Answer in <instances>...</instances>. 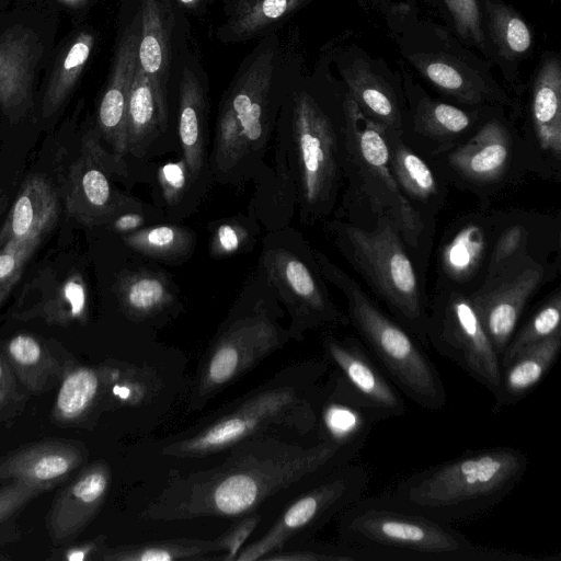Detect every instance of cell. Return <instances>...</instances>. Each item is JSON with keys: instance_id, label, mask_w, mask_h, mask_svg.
I'll list each match as a JSON object with an SVG mask.
<instances>
[{"instance_id": "6da1fadb", "label": "cell", "mask_w": 561, "mask_h": 561, "mask_svg": "<svg viewBox=\"0 0 561 561\" xmlns=\"http://www.w3.org/2000/svg\"><path fill=\"white\" fill-rule=\"evenodd\" d=\"M344 85L331 104L306 89L280 108L272 161L254 179L248 207L266 232L289 226L297 214L310 226L329 216L343 162Z\"/></svg>"}, {"instance_id": "816d5d0a", "label": "cell", "mask_w": 561, "mask_h": 561, "mask_svg": "<svg viewBox=\"0 0 561 561\" xmlns=\"http://www.w3.org/2000/svg\"><path fill=\"white\" fill-rule=\"evenodd\" d=\"M159 222H168L163 211L154 205L146 204L119 213L106 226L123 236Z\"/></svg>"}, {"instance_id": "4dcf8cb0", "label": "cell", "mask_w": 561, "mask_h": 561, "mask_svg": "<svg viewBox=\"0 0 561 561\" xmlns=\"http://www.w3.org/2000/svg\"><path fill=\"white\" fill-rule=\"evenodd\" d=\"M561 348V332L519 351L501 366V382L493 412L524 399L546 376Z\"/></svg>"}, {"instance_id": "60d3db41", "label": "cell", "mask_w": 561, "mask_h": 561, "mask_svg": "<svg viewBox=\"0 0 561 561\" xmlns=\"http://www.w3.org/2000/svg\"><path fill=\"white\" fill-rule=\"evenodd\" d=\"M309 0H241L227 24L233 38H249L279 19L293 13Z\"/></svg>"}, {"instance_id": "9a60e30c", "label": "cell", "mask_w": 561, "mask_h": 561, "mask_svg": "<svg viewBox=\"0 0 561 561\" xmlns=\"http://www.w3.org/2000/svg\"><path fill=\"white\" fill-rule=\"evenodd\" d=\"M113 173L126 176L127 162L105 151L100 141L89 135L69 172L66 195L69 216L85 226H106L119 213L146 205L118 191L111 182Z\"/></svg>"}, {"instance_id": "680465c9", "label": "cell", "mask_w": 561, "mask_h": 561, "mask_svg": "<svg viewBox=\"0 0 561 561\" xmlns=\"http://www.w3.org/2000/svg\"><path fill=\"white\" fill-rule=\"evenodd\" d=\"M4 559H7V558H5V557H3V556H0V560H4Z\"/></svg>"}, {"instance_id": "c3c4849f", "label": "cell", "mask_w": 561, "mask_h": 561, "mask_svg": "<svg viewBox=\"0 0 561 561\" xmlns=\"http://www.w3.org/2000/svg\"><path fill=\"white\" fill-rule=\"evenodd\" d=\"M26 392L0 348V422L10 421L23 411Z\"/></svg>"}, {"instance_id": "8fae6325", "label": "cell", "mask_w": 561, "mask_h": 561, "mask_svg": "<svg viewBox=\"0 0 561 561\" xmlns=\"http://www.w3.org/2000/svg\"><path fill=\"white\" fill-rule=\"evenodd\" d=\"M256 271L289 316L290 339L301 341L308 331L348 322L329 295L312 247L290 226L266 232Z\"/></svg>"}, {"instance_id": "d6986e66", "label": "cell", "mask_w": 561, "mask_h": 561, "mask_svg": "<svg viewBox=\"0 0 561 561\" xmlns=\"http://www.w3.org/2000/svg\"><path fill=\"white\" fill-rule=\"evenodd\" d=\"M111 469L103 460L82 468L55 496L46 516L51 540L69 543L92 520L105 501Z\"/></svg>"}, {"instance_id": "ee69618b", "label": "cell", "mask_w": 561, "mask_h": 561, "mask_svg": "<svg viewBox=\"0 0 561 561\" xmlns=\"http://www.w3.org/2000/svg\"><path fill=\"white\" fill-rule=\"evenodd\" d=\"M561 332V296H551L519 330L515 331L501 355V366L523 348Z\"/></svg>"}, {"instance_id": "2e32d148", "label": "cell", "mask_w": 561, "mask_h": 561, "mask_svg": "<svg viewBox=\"0 0 561 561\" xmlns=\"http://www.w3.org/2000/svg\"><path fill=\"white\" fill-rule=\"evenodd\" d=\"M334 61L346 93L363 113L389 130H400L408 114L400 69L357 43L339 48Z\"/></svg>"}, {"instance_id": "7402d4cb", "label": "cell", "mask_w": 561, "mask_h": 561, "mask_svg": "<svg viewBox=\"0 0 561 561\" xmlns=\"http://www.w3.org/2000/svg\"><path fill=\"white\" fill-rule=\"evenodd\" d=\"M84 447L72 440H42L0 459V483L22 480L48 491L68 480L83 462Z\"/></svg>"}, {"instance_id": "9f6ffc18", "label": "cell", "mask_w": 561, "mask_h": 561, "mask_svg": "<svg viewBox=\"0 0 561 561\" xmlns=\"http://www.w3.org/2000/svg\"><path fill=\"white\" fill-rule=\"evenodd\" d=\"M412 1L415 2V0H412ZM419 1H421L422 3H424V4H426V5L431 7V8L436 9V10L439 11V2H438V0H419Z\"/></svg>"}, {"instance_id": "7bdbcfd3", "label": "cell", "mask_w": 561, "mask_h": 561, "mask_svg": "<svg viewBox=\"0 0 561 561\" xmlns=\"http://www.w3.org/2000/svg\"><path fill=\"white\" fill-rule=\"evenodd\" d=\"M389 145L390 163L402 190L417 199L436 193V181L428 165L403 144Z\"/></svg>"}, {"instance_id": "91938a15", "label": "cell", "mask_w": 561, "mask_h": 561, "mask_svg": "<svg viewBox=\"0 0 561 561\" xmlns=\"http://www.w3.org/2000/svg\"><path fill=\"white\" fill-rule=\"evenodd\" d=\"M560 1V0H559Z\"/></svg>"}, {"instance_id": "484cf974", "label": "cell", "mask_w": 561, "mask_h": 561, "mask_svg": "<svg viewBox=\"0 0 561 561\" xmlns=\"http://www.w3.org/2000/svg\"><path fill=\"white\" fill-rule=\"evenodd\" d=\"M58 197L50 182L32 174L22 187L0 230V249L30 240H43L58 218Z\"/></svg>"}, {"instance_id": "7c38bea8", "label": "cell", "mask_w": 561, "mask_h": 561, "mask_svg": "<svg viewBox=\"0 0 561 561\" xmlns=\"http://www.w3.org/2000/svg\"><path fill=\"white\" fill-rule=\"evenodd\" d=\"M343 116V162L353 180L377 215L388 218L410 245H416L423 229L421 216L394 178L387 128L366 116L346 91Z\"/></svg>"}, {"instance_id": "277c9868", "label": "cell", "mask_w": 561, "mask_h": 561, "mask_svg": "<svg viewBox=\"0 0 561 561\" xmlns=\"http://www.w3.org/2000/svg\"><path fill=\"white\" fill-rule=\"evenodd\" d=\"M341 542L359 548L369 561H560V554H527L476 543L449 524L360 497L339 515Z\"/></svg>"}, {"instance_id": "d4e9b609", "label": "cell", "mask_w": 561, "mask_h": 561, "mask_svg": "<svg viewBox=\"0 0 561 561\" xmlns=\"http://www.w3.org/2000/svg\"><path fill=\"white\" fill-rule=\"evenodd\" d=\"M113 365L84 366L70 360L58 385L51 420L59 426H83L107 405Z\"/></svg>"}, {"instance_id": "836d02e7", "label": "cell", "mask_w": 561, "mask_h": 561, "mask_svg": "<svg viewBox=\"0 0 561 561\" xmlns=\"http://www.w3.org/2000/svg\"><path fill=\"white\" fill-rule=\"evenodd\" d=\"M121 308L134 320L153 318L176 300V287L162 271L139 268L125 272L116 283Z\"/></svg>"}, {"instance_id": "74e56055", "label": "cell", "mask_w": 561, "mask_h": 561, "mask_svg": "<svg viewBox=\"0 0 561 561\" xmlns=\"http://www.w3.org/2000/svg\"><path fill=\"white\" fill-rule=\"evenodd\" d=\"M222 552L218 538L213 540L178 538L106 548L101 561H176L204 559Z\"/></svg>"}, {"instance_id": "ba28073f", "label": "cell", "mask_w": 561, "mask_h": 561, "mask_svg": "<svg viewBox=\"0 0 561 561\" xmlns=\"http://www.w3.org/2000/svg\"><path fill=\"white\" fill-rule=\"evenodd\" d=\"M319 371L299 385L263 389L248 397L229 413L201 431L172 442L161 454L176 458H198L230 449L237 444L278 431L307 434L317 427L318 411L324 394L316 381Z\"/></svg>"}, {"instance_id": "83f0119b", "label": "cell", "mask_w": 561, "mask_h": 561, "mask_svg": "<svg viewBox=\"0 0 561 561\" xmlns=\"http://www.w3.org/2000/svg\"><path fill=\"white\" fill-rule=\"evenodd\" d=\"M530 117L543 150L561 152V61L557 51L541 54L530 78Z\"/></svg>"}, {"instance_id": "7a4b0ae2", "label": "cell", "mask_w": 561, "mask_h": 561, "mask_svg": "<svg viewBox=\"0 0 561 561\" xmlns=\"http://www.w3.org/2000/svg\"><path fill=\"white\" fill-rule=\"evenodd\" d=\"M228 450L215 467L170 478L144 516L169 522L244 516L278 492L352 462L359 453L325 440L304 446L274 435Z\"/></svg>"}, {"instance_id": "f1b7e54d", "label": "cell", "mask_w": 561, "mask_h": 561, "mask_svg": "<svg viewBox=\"0 0 561 561\" xmlns=\"http://www.w3.org/2000/svg\"><path fill=\"white\" fill-rule=\"evenodd\" d=\"M21 385L33 394L57 387L70 359H60L47 342L30 333H18L0 346Z\"/></svg>"}, {"instance_id": "7dc6e473", "label": "cell", "mask_w": 561, "mask_h": 561, "mask_svg": "<svg viewBox=\"0 0 561 561\" xmlns=\"http://www.w3.org/2000/svg\"><path fill=\"white\" fill-rule=\"evenodd\" d=\"M42 240H30L0 249V306L21 277L24 265Z\"/></svg>"}, {"instance_id": "8992f818", "label": "cell", "mask_w": 561, "mask_h": 561, "mask_svg": "<svg viewBox=\"0 0 561 561\" xmlns=\"http://www.w3.org/2000/svg\"><path fill=\"white\" fill-rule=\"evenodd\" d=\"M274 53L252 59L224 94L209 153L213 181L241 187L263 169L280 111L273 95Z\"/></svg>"}, {"instance_id": "30bf717a", "label": "cell", "mask_w": 561, "mask_h": 561, "mask_svg": "<svg viewBox=\"0 0 561 561\" xmlns=\"http://www.w3.org/2000/svg\"><path fill=\"white\" fill-rule=\"evenodd\" d=\"M325 228L335 245L404 327L423 344L427 343L428 316L413 264L394 225L379 217L378 226L371 231L340 221L327 222Z\"/></svg>"}, {"instance_id": "9c48e42d", "label": "cell", "mask_w": 561, "mask_h": 561, "mask_svg": "<svg viewBox=\"0 0 561 561\" xmlns=\"http://www.w3.org/2000/svg\"><path fill=\"white\" fill-rule=\"evenodd\" d=\"M278 311L272 288L255 271L205 354L196 396L207 398L221 391L290 339L277 320Z\"/></svg>"}, {"instance_id": "e575fe53", "label": "cell", "mask_w": 561, "mask_h": 561, "mask_svg": "<svg viewBox=\"0 0 561 561\" xmlns=\"http://www.w3.org/2000/svg\"><path fill=\"white\" fill-rule=\"evenodd\" d=\"M139 13L137 64L149 78L159 100L168 104L169 35L164 9L159 0H141Z\"/></svg>"}, {"instance_id": "ab89813d", "label": "cell", "mask_w": 561, "mask_h": 561, "mask_svg": "<svg viewBox=\"0 0 561 561\" xmlns=\"http://www.w3.org/2000/svg\"><path fill=\"white\" fill-rule=\"evenodd\" d=\"M261 228L260 222L249 213L210 221L209 255L219 260L252 251L259 241Z\"/></svg>"}, {"instance_id": "e0dca14e", "label": "cell", "mask_w": 561, "mask_h": 561, "mask_svg": "<svg viewBox=\"0 0 561 561\" xmlns=\"http://www.w3.org/2000/svg\"><path fill=\"white\" fill-rule=\"evenodd\" d=\"M331 381L367 411L376 423L405 413L401 392L388 378L364 343L354 336L327 334L322 339Z\"/></svg>"}, {"instance_id": "d6a6232c", "label": "cell", "mask_w": 561, "mask_h": 561, "mask_svg": "<svg viewBox=\"0 0 561 561\" xmlns=\"http://www.w3.org/2000/svg\"><path fill=\"white\" fill-rule=\"evenodd\" d=\"M508 140V133L502 122L497 118L490 119L465 146L450 154V163L471 180H496L507 167Z\"/></svg>"}, {"instance_id": "f546056e", "label": "cell", "mask_w": 561, "mask_h": 561, "mask_svg": "<svg viewBox=\"0 0 561 561\" xmlns=\"http://www.w3.org/2000/svg\"><path fill=\"white\" fill-rule=\"evenodd\" d=\"M407 105L414 127L433 137H453L468 130L486 107L467 111L455 104L430 96L407 67L401 66Z\"/></svg>"}, {"instance_id": "f5cc1de1", "label": "cell", "mask_w": 561, "mask_h": 561, "mask_svg": "<svg viewBox=\"0 0 561 561\" xmlns=\"http://www.w3.org/2000/svg\"><path fill=\"white\" fill-rule=\"evenodd\" d=\"M260 519L261 517L257 514H247L218 537L224 552V556L219 559L224 561H234L241 547L256 528Z\"/></svg>"}, {"instance_id": "f907efd6", "label": "cell", "mask_w": 561, "mask_h": 561, "mask_svg": "<svg viewBox=\"0 0 561 561\" xmlns=\"http://www.w3.org/2000/svg\"><path fill=\"white\" fill-rule=\"evenodd\" d=\"M526 242L527 232L522 226L510 227L494 248L486 277L497 274L507 264L522 256L523 251L526 250Z\"/></svg>"}, {"instance_id": "d590c367", "label": "cell", "mask_w": 561, "mask_h": 561, "mask_svg": "<svg viewBox=\"0 0 561 561\" xmlns=\"http://www.w3.org/2000/svg\"><path fill=\"white\" fill-rule=\"evenodd\" d=\"M133 251L168 264L187 261L197 244L196 232L180 222H159L121 236Z\"/></svg>"}, {"instance_id": "f35d334b", "label": "cell", "mask_w": 561, "mask_h": 561, "mask_svg": "<svg viewBox=\"0 0 561 561\" xmlns=\"http://www.w3.org/2000/svg\"><path fill=\"white\" fill-rule=\"evenodd\" d=\"M93 43L92 34L80 33L62 55L43 99L44 117L55 114L71 92L90 57Z\"/></svg>"}, {"instance_id": "db71d44e", "label": "cell", "mask_w": 561, "mask_h": 561, "mask_svg": "<svg viewBox=\"0 0 561 561\" xmlns=\"http://www.w3.org/2000/svg\"><path fill=\"white\" fill-rule=\"evenodd\" d=\"M106 537L100 535L93 539L82 541L77 545H59L50 552L47 560L56 561H92L101 560L104 550Z\"/></svg>"}, {"instance_id": "4fadbf2b", "label": "cell", "mask_w": 561, "mask_h": 561, "mask_svg": "<svg viewBox=\"0 0 561 561\" xmlns=\"http://www.w3.org/2000/svg\"><path fill=\"white\" fill-rule=\"evenodd\" d=\"M368 483L369 471L359 463L329 472L296 499L261 538L240 549L234 561L265 560L294 538L312 535L360 499Z\"/></svg>"}, {"instance_id": "cb8c5ba5", "label": "cell", "mask_w": 561, "mask_h": 561, "mask_svg": "<svg viewBox=\"0 0 561 561\" xmlns=\"http://www.w3.org/2000/svg\"><path fill=\"white\" fill-rule=\"evenodd\" d=\"M178 139L181 158L193 182L207 192L214 182L209 164L207 102L199 81L190 69L184 70L181 80Z\"/></svg>"}, {"instance_id": "ffe728a7", "label": "cell", "mask_w": 561, "mask_h": 561, "mask_svg": "<svg viewBox=\"0 0 561 561\" xmlns=\"http://www.w3.org/2000/svg\"><path fill=\"white\" fill-rule=\"evenodd\" d=\"M489 60L504 81L518 89L520 65L536 47V34L526 18L504 0H480Z\"/></svg>"}, {"instance_id": "603a6c76", "label": "cell", "mask_w": 561, "mask_h": 561, "mask_svg": "<svg viewBox=\"0 0 561 561\" xmlns=\"http://www.w3.org/2000/svg\"><path fill=\"white\" fill-rule=\"evenodd\" d=\"M12 317L22 321L42 319L56 325L83 323L88 318L85 283L79 274L64 279L42 275L23 289Z\"/></svg>"}, {"instance_id": "1f68e13d", "label": "cell", "mask_w": 561, "mask_h": 561, "mask_svg": "<svg viewBox=\"0 0 561 561\" xmlns=\"http://www.w3.org/2000/svg\"><path fill=\"white\" fill-rule=\"evenodd\" d=\"M376 421L331 379L318 411L320 440L360 451Z\"/></svg>"}, {"instance_id": "bcb514c9", "label": "cell", "mask_w": 561, "mask_h": 561, "mask_svg": "<svg viewBox=\"0 0 561 561\" xmlns=\"http://www.w3.org/2000/svg\"><path fill=\"white\" fill-rule=\"evenodd\" d=\"M264 561H369V558L364 550L344 542H307L289 550L282 549Z\"/></svg>"}, {"instance_id": "8d00e7d4", "label": "cell", "mask_w": 561, "mask_h": 561, "mask_svg": "<svg viewBox=\"0 0 561 561\" xmlns=\"http://www.w3.org/2000/svg\"><path fill=\"white\" fill-rule=\"evenodd\" d=\"M156 205L168 222H180L191 216L206 194L197 186L182 158L161 164L154 176Z\"/></svg>"}, {"instance_id": "52a82bcc", "label": "cell", "mask_w": 561, "mask_h": 561, "mask_svg": "<svg viewBox=\"0 0 561 561\" xmlns=\"http://www.w3.org/2000/svg\"><path fill=\"white\" fill-rule=\"evenodd\" d=\"M312 252L325 282L344 295L348 321L392 383L419 407L430 411L443 409L447 392L442 376L420 341L383 313L325 254L314 248Z\"/></svg>"}, {"instance_id": "6f0895ef", "label": "cell", "mask_w": 561, "mask_h": 561, "mask_svg": "<svg viewBox=\"0 0 561 561\" xmlns=\"http://www.w3.org/2000/svg\"><path fill=\"white\" fill-rule=\"evenodd\" d=\"M181 1L184 2V3H190V2H192L194 0H181Z\"/></svg>"}, {"instance_id": "4316f807", "label": "cell", "mask_w": 561, "mask_h": 561, "mask_svg": "<svg viewBox=\"0 0 561 561\" xmlns=\"http://www.w3.org/2000/svg\"><path fill=\"white\" fill-rule=\"evenodd\" d=\"M39 53L26 33L0 35V110L12 121L32 106L34 69Z\"/></svg>"}, {"instance_id": "5bb4252c", "label": "cell", "mask_w": 561, "mask_h": 561, "mask_svg": "<svg viewBox=\"0 0 561 561\" xmlns=\"http://www.w3.org/2000/svg\"><path fill=\"white\" fill-rule=\"evenodd\" d=\"M427 342L497 396L501 357L469 296L450 293L437 300L427 320Z\"/></svg>"}, {"instance_id": "b9f144b4", "label": "cell", "mask_w": 561, "mask_h": 561, "mask_svg": "<svg viewBox=\"0 0 561 561\" xmlns=\"http://www.w3.org/2000/svg\"><path fill=\"white\" fill-rule=\"evenodd\" d=\"M448 27L468 47L489 60L480 0H438ZM490 61V60H489ZM491 62V61H490Z\"/></svg>"}, {"instance_id": "f6af8a7d", "label": "cell", "mask_w": 561, "mask_h": 561, "mask_svg": "<svg viewBox=\"0 0 561 561\" xmlns=\"http://www.w3.org/2000/svg\"><path fill=\"white\" fill-rule=\"evenodd\" d=\"M484 252L483 232L478 226H467L446 245L443 264L449 276L463 279L471 275Z\"/></svg>"}, {"instance_id": "44dd1931", "label": "cell", "mask_w": 561, "mask_h": 561, "mask_svg": "<svg viewBox=\"0 0 561 561\" xmlns=\"http://www.w3.org/2000/svg\"><path fill=\"white\" fill-rule=\"evenodd\" d=\"M140 36V13L126 28L116 50L112 75L99 110L98 126L101 136L119 160L127 158V104L137 67Z\"/></svg>"}, {"instance_id": "ac0fdd59", "label": "cell", "mask_w": 561, "mask_h": 561, "mask_svg": "<svg viewBox=\"0 0 561 561\" xmlns=\"http://www.w3.org/2000/svg\"><path fill=\"white\" fill-rule=\"evenodd\" d=\"M542 279L543 268L523 254L469 296L500 357Z\"/></svg>"}, {"instance_id": "681fc988", "label": "cell", "mask_w": 561, "mask_h": 561, "mask_svg": "<svg viewBox=\"0 0 561 561\" xmlns=\"http://www.w3.org/2000/svg\"><path fill=\"white\" fill-rule=\"evenodd\" d=\"M47 491L42 485L22 480L7 482L0 488V525Z\"/></svg>"}, {"instance_id": "5b68a950", "label": "cell", "mask_w": 561, "mask_h": 561, "mask_svg": "<svg viewBox=\"0 0 561 561\" xmlns=\"http://www.w3.org/2000/svg\"><path fill=\"white\" fill-rule=\"evenodd\" d=\"M383 21L404 64L444 98L473 107L513 104L492 62L448 26L420 14L414 1H401Z\"/></svg>"}, {"instance_id": "11a10c76", "label": "cell", "mask_w": 561, "mask_h": 561, "mask_svg": "<svg viewBox=\"0 0 561 561\" xmlns=\"http://www.w3.org/2000/svg\"><path fill=\"white\" fill-rule=\"evenodd\" d=\"M367 13L378 14L385 20L403 0H355Z\"/></svg>"}, {"instance_id": "3957f363", "label": "cell", "mask_w": 561, "mask_h": 561, "mask_svg": "<svg viewBox=\"0 0 561 561\" xmlns=\"http://www.w3.org/2000/svg\"><path fill=\"white\" fill-rule=\"evenodd\" d=\"M529 458L520 449L494 446L415 471L381 496L388 504L450 524L496 506L520 483Z\"/></svg>"}]
</instances>
